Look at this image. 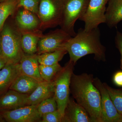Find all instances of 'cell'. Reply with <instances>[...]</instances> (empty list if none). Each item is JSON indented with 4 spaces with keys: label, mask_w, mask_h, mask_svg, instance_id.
<instances>
[{
    "label": "cell",
    "mask_w": 122,
    "mask_h": 122,
    "mask_svg": "<svg viewBox=\"0 0 122 122\" xmlns=\"http://www.w3.org/2000/svg\"><path fill=\"white\" fill-rule=\"evenodd\" d=\"M115 42L116 48H117L121 55L120 68L122 70V33L117 31L115 38Z\"/></svg>",
    "instance_id": "cell-27"
},
{
    "label": "cell",
    "mask_w": 122,
    "mask_h": 122,
    "mask_svg": "<svg viewBox=\"0 0 122 122\" xmlns=\"http://www.w3.org/2000/svg\"><path fill=\"white\" fill-rule=\"evenodd\" d=\"M16 22L19 28L25 30H34L40 25V20L34 14L24 9L18 12Z\"/></svg>",
    "instance_id": "cell-18"
},
{
    "label": "cell",
    "mask_w": 122,
    "mask_h": 122,
    "mask_svg": "<svg viewBox=\"0 0 122 122\" xmlns=\"http://www.w3.org/2000/svg\"><path fill=\"white\" fill-rule=\"evenodd\" d=\"M1 33V30H0V39Z\"/></svg>",
    "instance_id": "cell-31"
},
{
    "label": "cell",
    "mask_w": 122,
    "mask_h": 122,
    "mask_svg": "<svg viewBox=\"0 0 122 122\" xmlns=\"http://www.w3.org/2000/svg\"><path fill=\"white\" fill-rule=\"evenodd\" d=\"M108 3L105 23L112 28L122 20V0H109Z\"/></svg>",
    "instance_id": "cell-17"
},
{
    "label": "cell",
    "mask_w": 122,
    "mask_h": 122,
    "mask_svg": "<svg viewBox=\"0 0 122 122\" xmlns=\"http://www.w3.org/2000/svg\"><path fill=\"white\" fill-rule=\"evenodd\" d=\"M90 0H66L64 2L62 28L71 36H75V24L85 14Z\"/></svg>",
    "instance_id": "cell-5"
},
{
    "label": "cell",
    "mask_w": 122,
    "mask_h": 122,
    "mask_svg": "<svg viewBox=\"0 0 122 122\" xmlns=\"http://www.w3.org/2000/svg\"><path fill=\"white\" fill-rule=\"evenodd\" d=\"M37 110L40 116L57 110V105L54 96L44 100L37 106Z\"/></svg>",
    "instance_id": "cell-23"
},
{
    "label": "cell",
    "mask_w": 122,
    "mask_h": 122,
    "mask_svg": "<svg viewBox=\"0 0 122 122\" xmlns=\"http://www.w3.org/2000/svg\"><path fill=\"white\" fill-rule=\"evenodd\" d=\"M53 81L39 82L36 89L26 99V105H38L46 99L54 95Z\"/></svg>",
    "instance_id": "cell-13"
},
{
    "label": "cell",
    "mask_w": 122,
    "mask_h": 122,
    "mask_svg": "<svg viewBox=\"0 0 122 122\" xmlns=\"http://www.w3.org/2000/svg\"><path fill=\"white\" fill-rule=\"evenodd\" d=\"M71 37L69 34L61 29L40 38L38 44V55L64 49V45Z\"/></svg>",
    "instance_id": "cell-9"
},
{
    "label": "cell",
    "mask_w": 122,
    "mask_h": 122,
    "mask_svg": "<svg viewBox=\"0 0 122 122\" xmlns=\"http://www.w3.org/2000/svg\"><path fill=\"white\" fill-rule=\"evenodd\" d=\"M62 122H93L87 111L70 98L65 111Z\"/></svg>",
    "instance_id": "cell-11"
},
{
    "label": "cell",
    "mask_w": 122,
    "mask_h": 122,
    "mask_svg": "<svg viewBox=\"0 0 122 122\" xmlns=\"http://www.w3.org/2000/svg\"><path fill=\"white\" fill-rule=\"evenodd\" d=\"M62 68L59 63L51 66L40 65L39 73L41 78L44 81H51Z\"/></svg>",
    "instance_id": "cell-22"
},
{
    "label": "cell",
    "mask_w": 122,
    "mask_h": 122,
    "mask_svg": "<svg viewBox=\"0 0 122 122\" xmlns=\"http://www.w3.org/2000/svg\"><path fill=\"white\" fill-rule=\"evenodd\" d=\"M7 63V61L1 56H0V70Z\"/></svg>",
    "instance_id": "cell-29"
},
{
    "label": "cell",
    "mask_w": 122,
    "mask_h": 122,
    "mask_svg": "<svg viewBox=\"0 0 122 122\" xmlns=\"http://www.w3.org/2000/svg\"><path fill=\"white\" fill-rule=\"evenodd\" d=\"M64 2L41 0L37 15L41 26L50 27L61 25L63 20Z\"/></svg>",
    "instance_id": "cell-6"
},
{
    "label": "cell",
    "mask_w": 122,
    "mask_h": 122,
    "mask_svg": "<svg viewBox=\"0 0 122 122\" xmlns=\"http://www.w3.org/2000/svg\"><path fill=\"white\" fill-rule=\"evenodd\" d=\"M40 38L35 33H24L21 39V48L25 53L35 54L37 52V46Z\"/></svg>",
    "instance_id": "cell-19"
},
{
    "label": "cell",
    "mask_w": 122,
    "mask_h": 122,
    "mask_svg": "<svg viewBox=\"0 0 122 122\" xmlns=\"http://www.w3.org/2000/svg\"><path fill=\"white\" fill-rule=\"evenodd\" d=\"M103 83L118 112L122 115V90L114 89L106 83Z\"/></svg>",
    "instance_id": "cell-24"
},
{
    "label": "cell",
    "mask_w": 122,
    "mask_h": 122,
    "mask_svg": "<svg viewBox=\"0 0 122 122\" xmlns=\"http://www.w3.org/2000/svg\"><path fill=\"white\" fill-rule=\"evenodd\" d=\"M29 94H21L10 90L0 97V112L14 110L26 106Z\"/></svg>",
    "instance_id": "cell-14"
},
{
    "label": "cell",
    "mask_w": 122,
    "mask_h": 122,
    "mask_svg": "<svg viewBox=\"0 0 122 122\" xmlns=\"http://www.w3.org/2000/svg\"><path fill=\"white\" fill-rule=\"evenodd\" d=\"M20 74L18 63H7L0 70V95L9 88Z\"/></svg>",
    "instance_id": "cell-15"
},
{
    "label": "cell",
    "mask_w": 122,
    "mask_h": 122,
    "mask_svg": "<svg viewBox=\"0 0 122 122\" xmlns=\"http://www.w3.org/2000/svg\"><path fill=\"white\" fill-rule=\"evenodd\" d=\"M5 0H0V1H2Z\"/></svg>",
    "instance_id": "cell-32"
},
{
    "label": "cell",
    "mask_w": 122,
    "mask_h": 122,
    "mask_svg": "<svg viewBox=\"0 0 122 122\" xmlns=\"http://www.w3.org/2000/svg\"><path fill=\"white\" fill-rule=\"evenodd\" d=\"M113 80L116 85L122 87V71H118L115 74Z\"/></svg>",
    "instance_id": "cell-28"
},
{
    "label": "cell",
    "mask_w": 122,
    "mask_h": 122,
    "mask_svg": "<svg viewBox=\"0 0 122 122\" xmlns=\"http://www.w3.org/2000/svg\"><path fill=\"white\" fill-rule=\"evenodd\" d=\"M20 74L35 79L39 82L44 81L40 75L38 55L24 53L18 63Z\"/></svg>",
    "instance_id": "cell-12"
},
{
    "label": "cell",
    "mask_w": 122,
    "mask_h": 122,
    "mask_svg": "<svg viewBox=\"0 0 122 122\" xmlns=\"http://www.w3.org/2000/svg\"><path fill=\"white\" fill-rule=\"evenodd\" d=\"M67 52L65 49H61L53 52L38 55V59L40 65L51 66L58 63Z\"/></svg>",
    "instance_id": "cell-20"
},
{
    "label": "cell",
    "mask_w": 122,
    "mask_h": 122,
    "mask_svg": "<svg viewBox=\"0 0 122 122\" xmlns=\"http://www.w3.org/2000/svg\"><path fill=\"white\" fill-rule=\"evenodd\" d=\"M91 74L73 73L71 78L70 93L76 102L83 107L93 122H102L100 92L93 83Z\"/></svg>",
    "instance_id": "cell-1"
},
{
    "label": "cell",
    "mask_w": 122,
    "mask_h": 122,
    "mask_svg": "<svg viewBox=\"0 0 122 122\" xmlns=\"http://www.w3.org/2000/svg\"><path fill=\"white\" fill-rule=\"evenodd\" d=\"M62 115L58 110L48 113L42 117L41 122H62Z\"/></svg>",
    "instance_id": "cell-26"
},
{
    "label": "cell",
    "mask_w": 122,
    "mask_h": 122,
    "mask_svg": "<svg viewBox=\"0 0 122 122\" xmlns=\"http://www.w3.org/2000/svg\"><path fill=\"white\" fill-rule=\"evenodd\" d=\"M93 83L101 95L102 122H122V115L116 108L103 83L96 77L94 78Z\"/></svg>",
    "instance_id": "cell-8"
},
{
    "label": "cell",
    "mask_w": 122,
    "mask_h": 122,
    "mask_svg": "<svg viewBox=\"0 0 122 122\" xmlns=\"http://www.w3.org/2000/svg\"><path fill=\"white\" fill-rule=\"evenodd\" d=\"M22 34L18 30L5 24L1 30L0 39V56L7 63L20 62L24 52L21 48Z\"/></svg>",
    "instance_id": "cell-3"
},
{
    "label": "cell",
    "mask_w": 122,
    "mask_h": 122,
    "mask_svg": "<svg viewBox=\"0 0 122 122\" xmlns=\"http://www.w3.org/2000/svg\"><path fill=\"white\" fill-rule=\"evenodd\" d=\"M17 0H5L0 1V30L9 16L14 13L17 7Z\"/></svg>",
    "instance_id": "cell-21"
},
{
    "label": "cell",
    "mask_w": 122,
    "mask_h": 122,
    "mask_svg": "<svg viewBox=\"0 0 122 122\" xmlns=\"http://www.w3.org/2000/svg\"><path fill=\"white\" fill-rule=\"evenodd\" d=\"M100 37L98 28L88 31L81 29L65 44L63 49L75 64L81 58L91 54L94 55L96 61H106V48L101 43Z\"/></svg>",
    "instance_id": "cell-2"
},
{
    "label": "cell",
    "mask_w": 122,
    "mask_h": 122,
    "mask_svg": "<svg viewBox=\"0 0 122 122\" xmlns=\"http://www.w3.org/2000/svg\"><path fill=\"white\" fill-rule=\"evenodd\" d=\"M75 65L69 60L58 73L53 81L54 87V96L57 105V110L63 117L70 98L71 78Z\"/></svg>",
    "instance_id": "cell-4"
},
{
    "label": "cell",
    "mask_w": 122,
    "mask_h": 122,
    "mask_svg": "<svg viewBox=\"0 0 122 122\" xmlns=\"http://www.w3.org/2000/svg\"><path fill=\"white\" fill-rule=\"evenodd\" d=\"M37 106L26 105L17 109L0 112L6 122H41L42 118L38 112Z\"/></svg>",
    "instance_id": "cell-10"
},
{
    "label": "cell",
    "mask_w": 122,
    "mask_h": 122,
    "mask_svg": "<svg viewBox=\"0 0 122 122\" xmlns=\"http://www.w3.org/2000/svg\"><path fill=\"white\" fill-rule=\"evenodd\" d=\"M109 0H90L86 12L80 20L85 22L86 31L98 28L106 22L107 4Z\"/></svg>",
    "instance_id": "cell-7"
},
{
    "label": "cell",
    "mask_w": 122,
    "mask_h": 122,
    "mask_svg": "<svg viewBox=\"0 0 122 122\" xmlns=\"http://www.w3.org/2000/svg\"><path fill=\"white\" fill-rule=\"evenodd\" d=\"M5 122V121L4 119V118H3V117H2V115H1V113L0 112V122Z\"/></svg>",
    "instance_id": "cell-30"
},
{
    "label": "cell",
    "mask_w": 122,
    "mask_h": 122,
    "mask_svg": "<svg viewBox=\"0 0 122 122\" xmlns=\"http://www.w3.org/2000/svg\"><path fill=\"white\" fill-rule=\"evenodd\" d=\"M39 83L34 78L20 74L15 79L9 89L20 93L29 94L35 90Z\"/></svg>",
    "instance_id": "cell-16"
},
{
    "label": "cell",
    "mask_w": 122,
    "mask_h": 122,
    "mask_svg": "<svg viewBox=\"0 0 122 122\" xmlns=\"http://www.w3.org/2000/svg\"><path fill=\"white\" fill-rule=\"evenodd\" d=\"M17 7H21L34 14L38 13L39 0H17Z\"/></svg>",
    "instance_id": "cell-25"
}]
</instances>
